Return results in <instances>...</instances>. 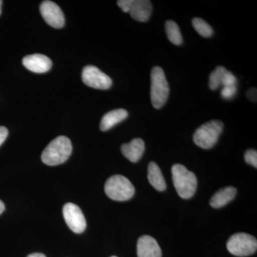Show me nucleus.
<instances>
[{
	"instance_id": "nucleus-25",
	"label": "nucleus",
	"mask_w": 257,
	"mask_h": 257,
	"mask_svg": "<svg viewBox=\"0 0 257 257\" xmlns=\"http://www.w3.org/2000/svg\"><path fill=\"white\" fill-rule=\"evenodd\" d=\"M246 96H247L248 99H249L250 100L252 101H255L256 102V88H251V89L248 91L246 92Z\"/></svg>"
},
{
	"instance_id": "nucleus-6",
	"label": "nucleus",
	"mask_w": 257,
	"mask_h": 257,
	"mask_svg": "<svg viewBox=\"0 0 257 257\" xmlns=\"http://www.w3.org/2000/svg\"><path fill=\"white\" fill-rule=\"evenodd\" d=\"M228 251L236 256H247L256 252L257 241L254 236L246 233L232 235L226 243Z\"/></svg>"
},
{
	"instance_id": "nucleus-5",
	"label": "nucleus",
	"mask_w": 257,
	"mask_h": 257,
	"mask_svg": "<svg viewBox=\"0 0 257 257\" xmlns=\"http://www.w3.org/2000/svg\"><path fill=\"white\" fill-rule=\"evenodd\" d=\"M104 190L106 195L115 201H127L135 194L133 184L122 175H114L107 179Z\"/></svg>"
},
{
	"instance_id": "nucleus-11",
	"label": "nucleus",
	"mask_w": 257,
	"mask_h": 257,
	"mask_svg": "<svg viewBox=\"0 0 257 257\" xmlns=\"http://www.w3.org/2000/svg\"><path fill=\"white\" fill-rule=\"evenodd\" d=\"M138 257H162V250L156 239L148 235L141 236L138 242Z\"/></svg>"
},
{
	"instance_id": "nucleus-19",
	"label": "nucleus",
	"mask_w": 257,
	"mask_h": 257,
	"mask_svg": "<svg viewBox=\"0 0 257 257\" xmlns=\"http://www.w3.org/2000/svg\"><path fill=\"white\" fill-rule=\"evenodd\" d=\"M192 25L196 31L204 37H210L212 36L214 31L209 24L206 23L201 18H194L192 20Z\"/></svg>"
},
{
	"instance_id": "nucleus-7",
	"label": "nucleus",
	"mask_w": 257,
	"mask_h": 257,
	"mask_svg": "<svg viewBox=\"0 0 257 257\" xmlns=\"http://www.w3.org/2000/svg\"><path fill=\"white\" fill-rule=\"evenodd\" d=\"M82 78L86 85L96 89H108L112 84L109 76L92 65L86 66L83 69Z\"/></svg>"
},
{
	"instance_id": "nucleus-12",
	"label": "nucleus",
	"mask_w": 257,
	"mask_h": 257,
	"mask_svg": "<svg viewBox=\"0 0 257 257\" xmlns=\"http://www.w3.org/2000/svg\"><path fill=\"white\" fill-rule=\"evenodd\" d=\"M152 5L148 0H132L128 13L134 20L141 23L148 21L151 16Z\"/></svg>"
},
{
	"instance_id": "nucleus-27",
	"label": "nucleus",
	"mask_w": 257,
	"mask_h": 257,
	"mask_svg": "<svg viewBox=\"0 0 257 257\" xmlns=\"http://www.w3.org/2000/svg\"><path fill=\"white\" fill-rule=\"evenodd\" d=\"M5 206L4 203H3V201L0 200V214L5 211Z\"/></svg>"
},
{
	"instance_id": "nucleus-29",
	"label": "nucleus",
	"mask_w": 257,
	"mask_h": 257,
	"mask_svg": "<svg viewBox=\"0 0 257 257\" xmlns=\"http://www.w3.org/2000/svg\"><path fill=\"white\" fill-rule=\"evenodd\" d=\"M111 257H117V256H111Z\"/></svg>"
},
{
	"instance_id": "nucleus-10",
	"label": "nucleus",
	"mask_w": 257,
	"mask_h": 257,
	"mask_svg": "<svg viewBox=\"0 0 257 257\" xmlns=\"http://www.w3.org/2000/svg\"><path fill=\"white\" fill-rule=\"evenodd\" d=\"M23 65L35 73H45L52 68V62L47 56L34 54L26 56L23 60Z\"/></svg>"
},
{
	"instance_id": "nucleus-18",
	"label": "nucleus",
	"mask_w": 257,
	"mask_h": 257,
	"mask_svg": "<svg viewBox=\"0 0 257 257\" xmlns=\"http://www.w3.org/2000/svg\"><path fill=\"white\" fill-rule=\"evenodd\" d=\"M227 69L222 66H219L216 67L214 72H211L209 76V86L212 90H216L218 88L221 86L223 76Z\"/></svg>"
},
{
	"instance_id": "nucleus-22",
	"label": "nucleus",
	"mask_w": 257,
	"mask_h": 257,
	"mask_svg": "<svg viewBox=\"0 0 257 257\" xmlns=\"http://www.w3.org/2000/svg\"><path fill=\"white\" fill-rule=\"evenodd\" d=\"M237 92L236 86H231V87H223L221 91V96L224 99H231Z\"/></svg>"
},
{
	"instance_id": "nucleus-17",
	"label": "nucleus",
	"mask_w": 257,
	"mask_h": 257,
	"mask_svg": "<svg viewBox=\"0 0 257 257\" xmlns=\"http://www.w3.org/2000/svg\"><path fill=\"white\" fill-rule=\"evenodd\" d=\"M165 30L167 37L172 44L175 45H182V41H183L182 34H181L178 25L175 22L172 21V20H168L166 22Z\"/></svg>"
},
{
	"instance_id": "nucleus-15",
	"label": "nucleus",
	"mask_w": 257,
	"mask_h": 257,
	"mask_svg": "<svg viewBox=\"0 0 257 257\" xmlns=\"http://www.w3.org/2000/svg\"><path fill=\"white\" fill-rule=\"evenodd\" d=\"M236 189L233 187H226L220 189L213 196L210 200L211 207L221 208L226 205L236 197Z\"/></svg>"
},
{
	"instance_id": "nucleus-23",
	"label": "nucleus",
	"mask_w": 257,
	"mask_h": 257,
	"mask_svg": "<svg viewBox=\"0 0 257 257\" xmlns=\"http://www.w3.org/2000/svg\"><path fill=\"white\" fill-rule=\"evenodd\" d=\"M132 0H119L117 2L118 6L121 8L124 13H128L130 12V7H131Z\"/></svg>"
},
{
	"instance_id": "nucleus-24",
	"label": "nucleus",
	"mask_w": 257,
	"mask_h": 257,
	"mask_svg": "<svg viewBox=\"0 0 257 257\" xmlns=\"http://www.w3.org/2000/svg\"><path fill=\"white\" fill-rule=\"evenodd\" d=\"M8 136V128L5 127V126H0V146L4 143Z\"/></svg>"
},
{
	"instance_id": "nucleus-4",
	"label": "nucleus",
	"mask_w": 257,
	"mask_h": 257,
	"mask_svg": "<svg viewBox=\"0 0 257 257\" xmlns=\"http://www.w3.org/2000/svg\"><path fill=\"white\" fill-rule=\"evenodd\" d=\"M170 94V87L165 72L160 67H155L151 72V101L152 105L160 109L165 105Z\"/></svg>"
},
{
	"instance_id": "nucleus-20",
	"label": "nucleus",
	"mask_w": 257,
	"mask_h": 257,
	"mask_svg": "<svg viewBox=\"0 0 257 257\" xmlns=\"http://www.w3.org/2000/svg\"><path fill=\"white\" fill-rule=\"evenodd\" d=\"M236 83H237V80L234 74L229 71H226L223 76L221 85L223 87H231V86H236Z\"/></svg>"
},
{
	"instance_id": "nucleus-16",
	"label": "nucleus",
	"mask_w": 257,
	"mask_h": 257,
	"mask_svg": "<svg viewBox=\"0 0 257 257\" xmlns=\"http://www.w3.org/2000/svg\"><path fill=\"white\" fill-rule=\"evenodd\" d=\"M149 182L154 188L160 192H163L167 188V184L159 166L155 162H150L148 167Z\"/></svg>"
},
{
	"instance_id": "nucleus-8",
	"label": "nucleus",
	"mask_w": 257,
	"mask_h": 257,
	"mask_svg": "<svg viewBox=\"0 0 257 257\" xmlns=\"http://www.w3.org/2000/svg\"><path fill=\"white\" fill-rule=\"evenodd\" d=\"M63 216L69 229L76 234L82 233L87 222L80 208L73 203H67L63 207Z\"/></svg>"
},
{
	"instance_id": "nucleus-21",
	"label": "nucleus",
	"mask_w": 257,
	"mask_h": 257,
	"mask_svg": "<svg viewBox=\"0 0 257 257\" xmlns=\"http://www.w3.org/2000/svg\"><path fill=\"white\" fill-rule=\"evenodd\" d=\"M244 160L248 165H252L253 167H257V152L254 150H248L245 152Z\"/></svg>"
},
{
	"instance_id": "nucleus-14",
	"label": "nucleus",
	"mask_w": 257,
	"mask_h": 257,
	"mask_svg": "<svg viewBox=\"0 0 257 257\" xmlns=\"http://www.w3.org/2000/svg\"><path fill=\"white\" fill-rule=\"evenodd\" d=\"M128 116V111L124 109H115L104 115L100 122V130L105 132L119 124Z\"/></svg>"
},
{
	"instance_id": "nucleus-28",
	"label": "nucleus",
	"mask_w": 257,
	"mask_h": 257,
	"mask_svg": "<svg viewBox=\"0 0 257 257\" xmlns=\"http://www.w3.org/2000/svg\"><path fill=\"white\" fill-rule=\"evenodd\" d=\"M2 5H3V1H1V0H0V15H1L2 13Z\"/></svg>"
},
{
	"instance_id": "nucleus-1",
	"label": "nucleus",
	"mask_w": 257,
	"mask_h": 257,
	"mask_svg": "<svg viewBox=\"0 0 257 257\" xmlns=\"http://www.w3.org/2000/svg\"><path fill=\"white\" fill-rule=\"evenodd\" d=\"M72 152L70 140L67 137L60 136L52 140L42 152V161L45 165H61L68 160Z\"/></svg>"
},
{
	"instance_id": "nucleus-3",
	"label": "nucleus",
	"mask_w": 257,
	"mask_h": 257,
	"mask_svg": "<svg viewBox=\"0 0 257 257\" xmlns=\"http://www.w3.org/2000/svg\"><path fill=\"white\" fill-rule=\"evenodd\" d=\"M224 124L219 120H213L202 125L193 136L194 143L204 150L212 148L222 133Z\"/></svg>"
},
{
	"instance_id": "nucleus-2",
	"label": "nucleus",
	"mask_w": 257,
	"mask_h": 257,
	"mask_svg": "<svg viewBox=\"0 0 257 257\" xmlns=\"http://www.w3.org/2000/svg\"><path fill=\"white\" fill-rule=\"evenodd\" d=\"M172 179L176 190L182 199H190L195 194L197 187L196 175L184 167L177 164L172 168Z\"/></svg>"
},
{
	"instance_id": "nucleus-26",
	"label": "nucleus",
	"mask_w": 257,
	"mask_h": 257,
	"mask_svg": "<svg viewBox=\"0 0 257 257\" xmlns=\"http://www.w3.org/2000/svg\"><path fill=\"white\" fill-rule=\"evenodd\" d=\"M28 257H46V256L42 253H33L28 255Z\"/></svg>"
},
{
	"instance_id": "nucleus-9",
	"label": "nucleus",
	"mask_w": 257,
	"mask_h": 257,
	"mask_svg": "<svg viewBox=\"0 0 257 257\" xmlns=\"http://www.w3.org/2000/svg\"><path fill=\"white\" fill-rule=\"evenodd\" d=\"M40 13L45 22L52 28H62L64 27V16L62 10L52 1H44L40 5Z\"/></svg>"
},
{
	"instance_id": "nucleus-13",
	"label": "nucleus",
	"mask_w": 257,
	"mask_h": 257,
	"mask_svg": "<svg viewBox=\"0 0 257 257\" xmlns=\"http://www.w3.org/2000/svg\"><path fill=\"white\" fill-rule=\"evenodd\" d=\"M121 150L127 160L135 163L142 158L145 152V142L142 139H134L130 143L121 145Z\"/></svg>"
}]
</instances>
